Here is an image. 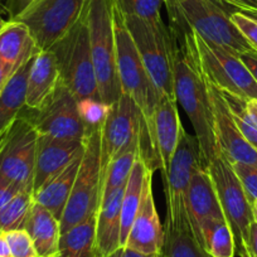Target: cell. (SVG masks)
Listing matches in <instances>:
<instances>
[{
	"label": "cell",
	"mask_w": 257,
	"mask_h": 257,
	"mask_svg": "<svg viewBox=\"0 0 257 257\" xmlns=\"http://www.w3.org/2000/svg\"><path fill=\"white\" fill-rule=\"evenodd\" d=\"M87 26L100 100L112 105L122 95L116 64L112 0H90Z\"/></svg>",
	"instance_id": "6"
},
{
	"label": "cell",
	"mask_w": 257,
	"mask_h": 257,
	"mask_svg": "<svg viewBox=\"0 0 257 257\" xmlns=\"http://www.w3.org/2000/svg\"><path fill=\"white\" fill-rule=\"evenodd\" d=\"M0 257H12L11 247L4 233L0 234Z\"/></svg>",
	"instance_id": "44"
},
{
	"label": "cell",
	"mask_w": 257,
	"mask_h": 257,
	"mask_svg": "<svg viewBox=\"0 0 257 257\" xmlns=\"http://www.w3.org/2000/svg\"><path fill=\"white\" fill-rule=\"evenodd\" d=\"M239 59L242 61V63L247 67V70L251 72V75L253 76L254 81L257 82V53L254 51H248L244 52V53L239 54Z\"/></svg>",
	"instance_id": "40"
},
{
	"label": "cell",
	"mask_w": 257,
	"mask_h": 257,
	"mask_svg": "<svg viewBox=\"0 0 257 257\" xmlns=\"http://www.w3.org/2000/svg\"><path fill=\"white\" fill-rule=\"evenodd\" d=\"M123 257H165L164 252H160V253H154V254H145L140 253V252L132 251V249L123 248Z\"/></svg>",
	"instance_id": "45"
},
{
	"label": "cell",
	"mask_w": 257,
	"mask_h": 257,
	"mask_svg": "<svg viewBox=\"0 0 257 257\" xmlns=\"http://www.w3.org/2000/svg\"><path fill=\"white\" fill-rule=\"evenodd\" d=\"M125 185L118 187L100 204L96 214V254L108 257L121 248V203Z\"/></svg>",
	"instance_id": "21"
},
{
	"label": "cell",
	"mask_w": 257,
	"mask_h": 257,
	"mask_svg": "<svg viewBox=\"0 0 257 257\" xmlns=\"http://www.w3.org/2000/svg\"><path fill=\"white\" fill-rule=\"evenodd\" d=\"M33 202V193L22 190L0 209V227L3 232L24 228Z\"/></svg>",
	"instance_id": "31"
},
{
	"label": "cell",
	"mask_w": 257,
	"mask_h": 257,
	"mask_svg": "<svg viewBox=\"0 0 257 257\" xmlns=\"http://www.w3.org/2000/svg\"><path fill=\"white\" fill-rule=\"evenodd\" d=\"M165 257H211L196 238L190 226L165 228Z\"/></svg>",
	"instance_id": "30"
},
{
	"label": "cell",
	"mask_w": 257,
	"mask_h": 257,
	"mask_svg": "<svg viewBox=\"0 0 257 257\" xmlns=\"http://www.w3.org/2000/svg\"><path fill=\"white\" fill-rule=\"evenodd\" d=\"M24 229L31 236L39 257L58 256L61 224L48 209L33 202Z\"/></svg>",
	"instance_id": "23"
},
{
	"label": "cell",
	"mask_w": 257,
	"mask_h": 257,
	"mask_svg": "<svg viewBox=\"0 0 257 257\" xmlns=\"http://www.w3.org/2000/svg\"><path fill=\"white\" fill-rule=\"evenodd\" d=\"M207 82L211 98L214 139L218 150L229 163L237 162L257 167V150L239 133L222 91L208 80Z\"/></svg>",
	"instance_id": "15"
},
{
	"label": "cell",
	"mask_w": 257,
	"mask_h": 257,
	"mask_svg": "<svg viewBox=\"0 0 257 257\" xmlns=\"http://www.w3.org/2000/svg\"><path fill=\"white\" fill-rule=\"evenodd\" d=\"M199 167H207L201 145L196 135L188 134L183 127L180 130L177 149L170 162L168 175L163 180L167 197L165 228L190 226L187 208L188 188L193 173Z\"/></svg>",
	"instance_id": "8"
},
{
	"label": "cell",
	"mask_w": 257,
	"mask_h": 257,
	"mask_svg": "<svg viewBox=\"0 0 257 257\" xmlns=\"http://www.w3.org/2000/svg\"><path fill=\"white\" fill-rule=\"evenodd\" d=\"M137 143L140 144L139 110L133 98L122 93L116 102L110 105L107 116L100 128V163L102 173L108 163Z\"/></svg>",
	"instance_id": "14"
},
{
	"label": "cell",
	"mask_w": 257,
	"mask_h": 257,
	"mask_svg": "<svg viewBox=\"0 0 257 257\" xmlns=\"http://www.w3.org/2000/svg\"><path fill=\"white\" fill-rule=\"evenodd\" d=\"M239 13L244 14L246 17H248V18L253 19V21L257 22V9L256 8H247V9H239Z\"/></svg>",
	"instance_id": "46"
},
{
	"label": "cell",
	"mask_w": 257,
	"mask_h": 257,
	"mask_svg": "<svg viewBox=\"0 0 257 257\" xmlns=\"http://www.w3.org/2000/svg\"><path fill=\"white\" fill-rule=\"evenodd\" d=\"M197 239L211 257H234L236 244L226 218L207 221L199 227Z\"/></svg>",
	"instance_id": "28"
},
{
	"label": "cell",
	"mask_w": 257,
	"mask_h": 257,
	"mask_svg": "<svg viewBox=\"0 0 257 257\" xmlns=\"http://www.w3.org/2000/svg\"><path fill=\"white\" fill-rule=\"evenodd\" d=\"M108 257H123V248L121 247V248H118L117 251H115L112 254H110Z\"/></svg>",
	"instance_id": "51"
},
{
	"label": "cell",
	"mask_w": 257,
	"mask_h": 257,
	"mask_svg": "<svg viewBox=\"0 0 257 257\" xmlns=\"http://www.w3.org/2000/svg\"><path fill=\"white\" fill-rule=\"evenodd\" d=\"M247 107H248L249 112L252 113V116L254 117V120L257 121V100L247 101Z\"/></svg>",
	"instance_id": "47"
},
{
	"label": "cell",
	"mask_w": 257,
	"mask_h": 257,
	"mask_svg": "<svg viewBox=\"0 0 257 257\" xmlns=\"http://www.w3.org/2000/svg\"><path fill=\"white\" fill-rule=\"evenodd\" d=\"M221 2L223 4H226V6L233 7L234 11H239V9H247V8L257 9L256 0H221Z\"/></svg>",
	"instance_id": "43"
},
{
	"label": "cell",
	"mask_w": 257,
	"mask_h": 257,
	"mask_svg": "<svg viewBox=\"0 0 257 257\" xmlns=\"http://www.w3.org/2000/svg\"><path fill=\"white\" fill-rule=\"evenodd\" d=\"M39 52L28 27L18 21H9L0 32V58L18 70Z\"/></svg>",
	"instance_id": "24"
},
{
	"label": "cell",
	"mask_w": 257,
	"mask_h": 257,
	"mask_svg": "<svg viewBox=\"0 0 257 257\" xmlns=\"http://www.w3.org/2000/svg\"><path fill=\"white\" fill-rule=\"evenodd\" d=\"M19 192L22 190L14 183L0 174V209H3Z\"/></svg>",
	"instance_id": "38"
},
{
	"label": "cell",
	"mask_w": 257,
	"mask_h": 257,
	"mask_svg": "<svg viewBox=\"0 0 257 257\" xmlns=\"http://www.w3.org/2000/svg\"><path fill=\"white\" fill-rule=\"evenodd\" d=\"M14 72H16V70L0 58V92H2V90H3L4 86L7 85L9 78L13 76Z\"/></svg>",
	"instance_id": "42"
},
{
	"label": "cell",
	"mask_w": 257,
	"mask_h": 257,
	"mask_svg": "<svg viewBox=\"0 0 257 257\" xmlns=\"http://www.w3.org/2000/svg\"><path fill=\"white\" fill-rule=\"evenodd\" d=\"M175 98L160 97L154 118V155L157 169L162 172L163 180L167 178L170 162L179 142L182 121L178 113Z\"/></svg>",
	"instance_id": "17"
},
{
	"label": "cell",
	"mask_w": 257,
	"mask_h": 257,
	"mask_svg": "<svg viewBox=\"0 0 257 257\" xmlns=\"http://www.w3.org/2000/svg\"><path fill=\"white\" fill-rule=\"evenodd\" d=\"M82 155L83 149L61 173L47 182L41 189L33 193V201L48 209L58 221L61 219L64 207L70 198L73 183L80 169Z\"/></svg>",
	"instance_id": "22"
},
{
	"label": "cell",
	"mask_w": 257,
	"mask_h": 257,
	"mask_svg": "<svg viewBox=\"0 0 257 257\" xmlns=\"http://www.w3.org/2000/svg\"><path fill=\"white\" fill-rule=\"evenodd\" d=\"M32 112L29 116L38 135L66 142H82L85 138L86 127L77 100L62 82L48 102L41 110Z\"/></svg>",
	"instance_id": "13"
},
{
	"label": "cell",
	"mask_w": 257,
	"mask_h": 257,
	"mask_svg": "<svg viewBox=\"0 0 257 257\" xmlns=\"http://www.w3.org/2000/svg\"><path fill=\"white\" fill-rule=\"evenodd\" d=\"M231 165L241 182L249 203H253L257 201V167L237 162L231 163Z\"/></svg>",
	"instance_id": "36"
},
{
	"label": "cell",
	"mask_w": 257,
	"mask_h": 257,
	"mask_svg": "<svg viewBox=\"0 0 257 257\" xmlns=\"http://www.w3.org/2000/svg\"><path fill=\"white\" fill-rule=\"evenodd\" d=\"M167 9L173 28H189L208 43L236 56L253 51L232 23L231 13L221 0H182Z\"/></svg>",
	"instance_id": "3"
},
{
	"label": "cell",
	"mask_w": 257,
	"mask_h": 257,
	"mask_svg": "<svg viewBox=\"0 0 257 257\" xmlns=\"http://www.w3.org/2000/svg\"><path fill=\"white\" fill-rule=\"evenodd\" d=\"M256 2H257V0H256Z\"/></svg>",
	"instance_id": "55"
},
{
	"label": "cell",
	"mask_w": 257,
	"mask_h": 257,
	"mask_svg": "<svg viewBox=\"0 0 257 257\" xmlns=\"http://www.w3.org/2000/svg\"><path fill=\"white\" fill-rule=\"evenodd\" d=\"M224 100H226L228 110L231 112L234 123L238 127L239 133L243 135L244 139L253 148L257 147V121L249 112L247 107V101L243 98L234 96L232 93L222 91Z\"/></svg>",
	"instance_id": "32"
},
{
	"label": "cell",
	"mask_w": 257,
	"mask_h": 257,
	"mask_svg": "<svg viewBox=\"0 0 257 257\" xmlns=\"http://www.w3.org/2000/svg\"><path fill=\"white\" fill-rule=\"evenodd\" d=\"M59 71L52 51H39L33 57L27 81L26 107L38 111L46 105L58 87Z\"/></svg>",
	"instance_id": "20"
},
{
	"label": "cell",
	"mask_w": 257,
	"mask_h": 257,
	"mask_svg": "<svg viewBox=\"0 0 257 257\" xmlns=\"http://www.w3.org/2000/svg\"><path fill=\"white\" fill-rule=\"evenodd\" d=\"M77 106L81 118L85 123L86 132L101 127L110 110V105H106L101 100L95 98H83L77 101Z\"/></svg>",
	"instance_id": "34"
},
{
	"label": "cell",
	"mask_w": 257,
	"mask_h": 257,
	"mask_svg": "<svg viewBox=\"0 0 257 257\" xmlns=\"http://www.w3.org/2000/svg\"><path fill=\"white\" fill-rule=\"evenodd\" d=\"M37 144L38 133L29 115L21 113L0 137V174L14 183L21 190L32 193Z\"/></svg>",
	"instance_id": "10"
},
{
	"label": "cell",
	"mask_w": 257,
	"mask_h": 257,
	"mask_svg": "<svg viewBox=\"0 0 257 257\" xmlns=\"http://www.w3.org/2000/svg\"><path fill=\"white\" fill-rule=\"evenodd\" d=\"M248 254L257 257V222L252 221L248 231Z\"/></svg>",
	"instance_id": "41"
},
{
	"label": "cell",
	"mask_w": 257,
	"mask_h": 257,
	"mask_svg": "<svg viewBox=\"0 0 257 257\" xmlns=\"http://www.w3.org/2000/svg\"><path fill=\"white\" fill-rule=\"evenodd\" d=\"M123 14V13H122ZM144 67L160 97L175 98L173 54L175 34L164 22L144 21L123 16Z\"/></svg>",
	"instance_id": "5"
},
{
	"label": "cell",
	"mask_w": 257,
	"mask_h": 257,
	"mask_svg": "<svg viewBox=\"0 0 257 257\" xmlns=\"http://www.w3.org/2000/svg\"><path fill=\"white\" fill-rule=\"evenodd\" d=\"M254 149H256V150H257V147H256V148H254Z\"/></svg>",
	"instance_id": "54"
},
{
	"label": "cell",
	"mask_w": 257,
	"mask_h": 257,
	"mask_svg": "<svg viewBox=\"0 0 257 257\" xmlns=\"http://www.w3.org/2000/svg\"><path fill=\"white\" fill-rule=\"evenodd\" d=\"M123 16L137 17L144 21L163 22L162 7L164 6V0H113Z\"/></svg>",
	"instance_id": "33"
},
{
	"label": "cell",
	"mask_w": 257,
	"mask_h": 257,
	"mask_svg": "<svg viewBox=\"0 0 257 257\" xmlns=\"http://www.w3.org/2000/svg\"><path fill=\"white\" fill-rule=\"evenodd\" d=\"M188 217L193 233L198 234L199 227L207 221L224 218L211 173L207 167L197 168L188 188Z\"/></svg>",
	"instance_id": "18"
},
{
	"label": "cell",
	"mask_w": 257,
	"mask_h": 257,
	"mask_svg": "<svg viewBox=\"0 0 257 257\" xmlns=\"http://www.w3.org/2000/svg\"><path fill=\"white\" fill-rule=\"evenodd\" d=\"M139 143L133 144L127 150L118 155L116 159L108 163L102 173V187H101L100 204L112 194L118 187L126 184L128 175L132 173L135 160L139 157Z\"/></svg>",
	"instance_id": "29"
},
{
	"label": "cell",
	"mask_w": 257,
	"mask_h": 257,
	"mask_svg": "<svg viewBox=\"0 0 257 257\" xmlns=\"http://www.w3.org/2000/svg\"><path fill=\"white\" fill-rule=\"evenodd\" d=\"M113 34L116 43V64L121 91L130 96L140 115L139 154L152 172L157 169L154 155V118L160 96L150 80L138 52L125 18L112 0Z\"/></svg>",
	"instance_id": "2"
},
{
	"label": "cell",
	"mask_w": 257,
	"mask_h": 257,
	"mask_svg": "<svg viewBox=\"0 0 257 257\" xmlns=\"http://www.w3.org/2000/svg\"><path fill=\"white\" fill-rule=\"evenodd\" d=\"M219 204L223 211L224 218L233 233L236 253L239 257H249L248 254V231L253 221L252 208L241 182L232 165L218 150L214 159L208 164Z\"/></svg>",
	"instance_id": "9"
},
{
	"label": "cell",
	"mask_w": 257,
	"mask_h": 257,
	"mask_svg": "<svg viewBox=\"0 0 257 257\" xmlns=\"http://www.w3.org/2000/svg\"><path fill=\"white\" fill-rule=\"evenodd\" d=\"M4 236L11 247L12 257H39L31 236L24 228L4 232Z\"/></svg>",
	"instance_id": "35"
},
{
	"label": "cell",
	"mask_w": 257,
	"mask_h": 257,
	"mask_svg": "<svg viewBox=\"0 0 257 257\" xmlns=\"http://www.w3.org/2000/svg\"><path fill=\"white\" fill-rule=\"evenodd\" d=\"M170 28L175 34L173 54L175 97L192 122L194 135L208 167L218 153L213 133L208 82L199 63L190 29Z\"/></svg>",
	"instance_id": "1"
},
{
	"label": "cell",
	"mask_w": 257,
	"mask_h": 257,
	"mask_svg": "<svg viewBox=\"0 0 257 257\" xmlns=\"http://www.w3.org/2000/svg\"><path fill=\"white\" fill-rule=\"evenodd\" d=\"M33 0H6L3 4L4 11L8 14V21H16Z\"/></svg>",
	"instance_id": "39"
},
{
	"label": "cell",
	"mask_w": 257,
	"mask_h": 257,
	"mask_svg": "<svg viewBox=\"0 0 257 257\" xmlns=\"http://www.w3.org/2000/svg\"><path fill=\"white\" fill-rule=\"evenodd\" d=\"M190 32L207 80L224 92L246 101L257 100V82L239 57Z\"/></svg>",
	"instance_id": "12"
},
{
	"label": "cell",
	"mask_w": 257,
	"mask_h": 257,
	"mask_svg": "<svg viewBox=\"0 0 257 257\" xmlns=\"http://www.w3.org/2000/svg\"><path fill=\"white\" fill-rule=\"evenodd\" d=\"M153 172L148 170L143 188L142 203L138 211L132 231L123 248L145 254L160 253L164 249L165 231L162 226L154 196H153Z\"/></svg>",
	"instance_id": "16"
},
{
	"label": "cell",
	"mask_w": 257,
	"mask_h": 257,
	"mask_svg": "<svg viewBox=\"0 0 257 257\" xmlns=\"http://www.w3.org/2000/svg\"><path fill=\"white\" fill-rule=\"evenodd\" d=\"M32 59L13 73L0 92V137L11 127L26 107L27 81Z\"/></svg>",
	"instance_id": "25"
},
{
	"label": "cell",
	"mask_w": 257,
	"mask_h": 257,
	"mask_svg": "<svg viewBox=\"0 0 257 257\" xmlns=\"http://www.w3.org/2000/svg\"><path fill=\"white\" fill-rule=\"evenodd\" d=\"M180 2H182V0H164V6L167 7V8H169V7L177 6Z\"/></svg>",
	"instance_id": "50"
},
{
	"label": "cell",
	"mask_w": 257,
	"mask_h": 257,
	"mask_svg": "<svg viewBox=\"0 0 257 257\" xmlns=\"http://www.w3.org/2000/svg\"><path fill=\"white\" fill-rule=\"evenodd\" d=\"M90 0H33L16 19L28 27L39 51H49L87 9Z\"/></svg>",
	"instance_id": "11"
},
{
	"label": "cell",
	"mask_w": 257,
	"mask_h": 257,
	"mask_svg": "<svg viewBox=\"0 0 257 257\" xmlns=\"http://www.w3.org/2000/svg\"><path fill=\"white\" fill-rule=\"evenodd\" d=\"M87 12L88 7L77 23L49 49L56 57L59 80L77 101L83 98L100 100L91 56Z\"/></svg>",
	"instance_id": "4"
},
{
	"label": "cell",
	"mask_w": 257,
	"mask_h": 257,
	"mask_svg": "<svg viewBox=\"0 0 257 257\" xmlns=\"http://www.w3.org/2000/svg\"><path fill=\"white\" fill-rule=\"evenodd\" d=\"M57 257H97L96 216L61 233Z\"/></svg>",
	"instance_id": "27"
},
{
	"label": "cell",
	"mask_w": 257,
	"mask_h": 257,
	"mask_svg": "<svg viewBox=\"0 0 257 257\" xmlns=\"http://www.w3.org/2000/svg\"><path fill=\"white\" fill-rule=\"evenodd\" d=\"M4 232H3V229H2V227H0V234H3Z\"/></svg>",
	"instance_id": "53"
},
{
	"label": "cell",
	"mask_w": 257,
	"mask_h": 257,
	"mask_svg": "<svg viewBox=\"0 0 257 257\" xmlns=\"http://www.w3.org/2000/svg\"><path fill=\"white\" fill-rule=\"evenodd\" d=\"M0 9H3V0H0Z\"/></svg>",
	"instance_id": "52"
},
{
	"label": "cell",
	"mask_w": 257,
	"mask_h": 257,
	"mask_svg": "<svg viewBox=\"0 0 257 257\" xmlns=\"http://www.w3.org/2000/svg\"><path fill=\"white\" fill-rule=\"evenodd\" d=\"M149 168L145 165L142 157H138L135 160L132 173L128 175L126 182L125 190H123L122 203H121V229H120V244L125 247L126 241L130 231H132L133 223L135 221L138 211H139L140 203H142L143 188H144L145 175H147Z\"/></svg>",
	"instance_id": "26"
},
{
	"label": "cell",
	"mask_w": 257,
	"mask_h": 257,
	"mask_svg": "<svg viewBox=\"0 0 257 257\" xmlns=\"http://www.w3.org/2000/svg\"><path fill=\"white\" fill-rule=\"evenodd\" d=\"M231 21L244 37L251 48L257 53V22L248 18L239 12H231Z\"/></svg>",
	"instance_id": "37"
},
{
	"label": "cell",
	"mask_w": 257,
	"mask_h": 257,
	"mask_svg": "<svg viewBox=\"0 0 257 257\" xmlns=\"http://www.w3.org/2000/svg\"><path fill=\"white\" fill-rule=\"evenodd\" d=\"M82 149V142H66L38 135L33 193L61 173Z\"/></svg>",
	"instance_id": "19"
},
{
	"label": "cell",
	"mask_w": 257,
	"mask_h": 257,
	"mask_svg": "<svg viewBox=\"0 0 257 257\" xmlns=\"http://www.w3.org/2000/svg\"><path fill=\"white\" fill-rule=\"evenodd\" d=\"M100 128L87 130L83 138V155L70 198L59 224L61 233L97 214L101 201L102 170L100 163Z\"/></svg>",
	"instance_id": "7"
},
{
	"label": "cell",
	"mask_w": 257,
	"mask_h": 257,
	"mask_svg": "<svg viewBox=\"0 0 257 257\" xmlns=\"http://www.w3.org/2000/svg\"><path fill=\"white\" fill-rule=\"evenodd\" d=\"M8 22L9 21H6V19L3 18V9H0V32L6 28V26L8 24Z\"/></svg>",
	"instance_id": "48"
},
{
	"label": "cell",
	"mask_w": 257,
	"mask_h": 257,
	"mask_svg": "<svg viewBox=\"0 0 257 257\" xmlns=\"http://www.w3.org/2000/svg\"><path fill=\"white\" fill-rule=\"evenodd\" d=\"M252 208V217H253V221L257 222V201H254L253 203H251Z\"/></svg>",
	"instance_id": "49"
}]
</instances>
